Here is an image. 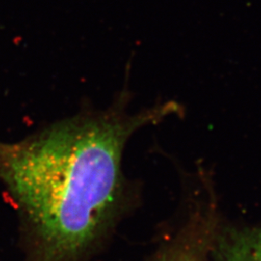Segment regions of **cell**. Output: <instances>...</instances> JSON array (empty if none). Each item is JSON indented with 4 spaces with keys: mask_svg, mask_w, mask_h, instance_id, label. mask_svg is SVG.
I'll use <instances>...</instances> for the list:
<instances>
[{
    "mask_svg": "<svg viewBox=\"0 0 261 261\" xmlns=\"http://www.w3.org/2000/svg\"><path fill=\"white\" fill-rule=\"evenodd\" d=\"M124 88L103 111H84L17 142L0 141V181L35 241L37 261H75L137 201L122 157L130 137L183 107L175 101L128 111Z\"/></svg>",
    "mask_w": 261,
    "mask_h": 261,
    "instance_id": "obj_1",
    "label": "cell"
},
{
    "mask_svg": "<svg viewBox=\"0 0 261 261\" xmlns=\"http://www.w3.org/2000/svg\"><path fill=\"white\" fill-rule=\"evenodd\" d=\"M183 204L171 231L148 261H210L222 219L211 173L200 169L185 180Z\"/></svg>",
    "mask_w": 261,
    "mask_h": 261,
    "instance_id": "obj_2",
    "label": "cell"
},
{
    "mask_svg": "<svg viewBox=\"0 0 261 261\" xmlns=\"http://www.w3.org/2000/svg\"><path fill=\"white\" fill-rule=\"evenodd\" d=\"M214 261H261V222L235 224L222 217L211 252Z\"/></svg>",
    "mask_w": 261,
    "mask_h": 261,
    "instance_id": "obj_3",
    "label": "cell"
}]
</instances>
